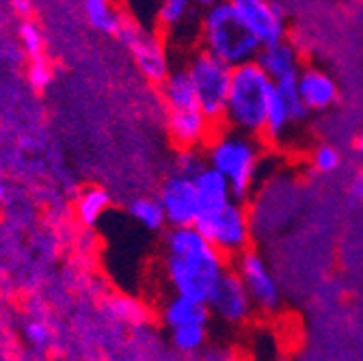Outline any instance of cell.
<instances>
[{
    "mask_svg": "<svg viewBox=\"0 0 363 361\" xmlns=\"http://www.w3.org/2000/svg\"><path fill=\"white\" fill-rule=\"evenodd\" d=\"M230 268V260L223 257L195 225L169 228L162 238V273L177 296L208 305Z\"/></svg>",
    "mask_w": 363,
    "mask_h": 361,
    "instance_id": "cell-1",
    "label": "cell"
},
{
    "mask_svg": "<svg viewBox=\"0 0 363 361\" xmlns=\"http://www.w3.org/2000/svg\"><path fill=\"white\" fill-rule=\"evenodd\" d=\"M203 158L210 169H214L227 179L234 199L245 204L259 177L264 143L262 139L251 137V134L220 126L206 143Z\"/></svg>",
    "mask_w": 363,
    "mask_h": 361,
    "instance_id": "cell-2",
    "label": "cell"
},
{
    "mask_svg": "<svg viewBox=\"0 0 363 361\" xmlns=\"http://www.w3.org/2000/svg\"><path fill=\"white\" fill-rule=\"evenodd\" d=\"M199 50L234 70L255 63L262 46L240 20L232 0H218L199 11Z\"/></svg>",
    "mask_w": 363,
    "mask_h": 361,
    "instance_id": "cell-3",
    "label": "cell"
},
{
    "mask_svg": "<svg viewBox=\"0 0 363 361\" xmlns=\"http://www.w3.org/2000/svg\"><path fill=\"white\" fill-rule=\"evenodd\" d=\"M272 94H275V82L259 70L257 63L234 67L223 126L262 139Z\"/></svg>",
    "mask_w": 363,
    "mask_h": 361,
    "instance_id": "cell-4",
    "label": "cell"
},
{
    "mask_svg": "<svg viewBox=\"0 0 363 361\" xmlns=\"http://www.w3.org/2000/svg\"><path fill=\"white\" fill-rule=\"evenodd\" d=\"M184 67L191 76L201 113L212 121L214 128H220L225 121L227 98H230L232 67H227L223 61L203 50H195Z\"/></svg>",
    "mask_w": 363,
    "mask_h": 361,
    "instance_id": "cell-5",
    "label": "cell"
},
{
    "mask_svg": "<svg viewBox=\"0 0 363 361\" xmlns=\"http://www.w3.org/2000/svg\"><path fill=\"white\" fill-rule=\"evenodd\" d=\"M195 228L227 260H236L251 249V216L242 201L232 199L216 212L199 214Z\"/></svg>",
    "mask_w": 363,
    "mask_h": 361,
    "instance_id": "cell-6",
    "label": "cell"
},
{
    "mask_svg": "<svg viewBox=\"0 0 363 361\" xmlns=\"http://www.w3.org/2000/svg\"><path fill=\"white\" fill-rule=\"evenodd\" d=\"M117 39L128 48L134 63L139 65L141 74L147 80H152L156 84H162L164 78L173 72L167 43H164L160 33L150 30V28L136 24L134 20L128 18L125 24L121 26Z\"/></svg>",
    "mask_w": 363,
    "mask_h": 361,
    "instance_id": "cell-7",
    "label": "cell"
},
{
    "mask_svg": "<svg viewBox=\"0 0 363 361\" xmlns=\"http://www.w3.org/2000/svg\"><path fill=\"white\" fill-rule=\"evenodd\" d=\"M232 270L247 288L253 305L262 313H275L281 305V288L272 273L270 264L257 249H249L238 255L232 264Z\"/></svg>",
    "mask_w": 363,
    "mask_h": 361,
    "instance_id": "cell-8",
    "label": "cell"
},
{
    "mask_svg": "<svg viewBox=\"0 0 363 361\" xmlns=\"http://www.w3.org/2000/svg\"><path fill=\"white\" fill-rule=\"evenodd\" d=\"M156 199L162 206L169 228H191L199 216L195 177L171 171L158 189Z\"/></svg>",
    "mask_w": 363,
    "mask_h": 361,
    "instance_id": "cell-9",
    "label": "cell"
},
{
    "mask_svg": "<svg viewBox=\"0 0 363 361\" xmlns=\"http://www.w3.org/2000/svg\"><path fill=\"white\" fill-rule=\"evenodd\" d=\"M307 115L309 113L296 94V82L275 87V94H272L268 104L262 139L272 145H281L290 137V132L307 119Z\"/></svg>",
    "mask_w": 363,
    "mask_h": 361,
    "instance_id": "cell-10",
    "label": "cell"
},
{
    "mask_svg": "<svg viewBox=\"0 0 363 361\" xmlns=\"http://www.w3.org/2000/svg\"><path fill=\"white\" fill-rule=\"evenodd\" d=\"M232 3L262 48L270 46V43L286 41L288 20L281 5L270 3V0H232Z\"/></svg>",
    "mask_w": 363,
    "mask_h": 361,
    "instance_id": "cell-11",
    "label": "cell"
},
{
    "mask_svg": "<svg viewBox=\"0 0 363 361\" xmlns=\"http://www.w3.org/2000/svg\"><path fill=\"white\" fill-rule=\"evenodd\" d=\"M208 309L214 318L232 327L247 325L253 318V313L257 311L247 288L242 286V282L238 279V275L232 268H230V273L220 279L218 288L214 290L208 303Z\"/></svg>",
    "mask_w": 363,
    "mask_h": 361,
    "instance_id": "cell-12",
    "label": "cell"
},
{
    "mask_svg": "<svg viewBox=\"0 0 363 361\" xmlns=\"http://www.w3.org/2000/svg\"><path fill=\"white\" fill-rule=\"evenodd\" d=\"M214 130L199 106L167 111V132L177 150H203Z\"/></svg>",
    "mask_w": 363,
    "mask_h": 361,
    "instance_id": "cell-13",
    "label": "cell"
},
{
    "mask_svg": "<svg viewBox=\"0 0 363 361\" xmlns=\"http://www.w3.org/2000/svg\"><path fill=\"white\" fill-rule=\"evenodd\" d=\"M255 63L259 65V70L275 82V87L279 84H294L298 74L303 72V61H301V52L294 43L279 41V43H270V46H264L255 59Z\"/></svg>",
    "mask_w": 363,
    "mask_h": 361,
    "instance_id": "cell-14",
    "label": "cell"
},
{
    "mask_svg": "<svg viewBox=\"0 0 363 361\" xmlns=\"http://www.w3.org/2000/svg\"><path fill=\"white\" fill-rule=\"evenodd\" d=\"M296 94L307 113H323L337 102L340 89L333 76H329L327 72L318 67H303L296 78Z\"/></svg>",
    "mask_w": 363,
    "mask_h": 361,
    "instance_id": "cell-15",
    "label": "cell"
},
{
    "mask_svg": "<svg viewBox=\"0 0 363 361\" xmlns=\"http://www.w3.org/2000/svg\"><path fill=\"white\" fill-rule=\"evenodd\" d=\"M160 318H162V325L169 331H173V329L189 327V325L208 327L212 313H210L208 305H203V303H197V301L186 299V296L171 294L160 309Z\"/></svg>",
    "mask_w": 363,
    "mask_h": 361,
    "instance_id": "cell-16",
    "label": "cell"
},
{
    "mask_svg": "<svg viewBox=\"0 0 363 361\" xmlns=\"http://www.w3.org/2000/svg\"><path fill=\"white\" fill-rule=\"evenodd\" d=\"M195 189L199 199V214L216 212L234 199V193L230 184H227V179L208 165L195 175Z\"/></svg>",
    "mask_w": 363,
    "mask_h": 361,
    "instance_id": "cell-17",
    "label": "cell"
},
{
    "mask_svg": "<svg viewBox=\"0 0 363 361\" xmlns=\"http://www.w3.org/2000/svg\"><path fill=\"white\" fill-rule=\"evenodd\" d=\"M160 96H162V102H164V111L199 106L186 67H175L164 78V82L160 84Z\"/></svg>",
    "mask_w": 363,
    "mask_h": 361,
    "instance_id": "cell-18",
    "label": "cell"
},
{
    "mask_svg": "<svg viewBox=\"0 0 363 361\" xmlns=\"http://www.w3.org/2000/svg\"><path fill=\"white\" fill-rule=\"evenodd\" d=\"M195 18L199 20L197 9L189 0H164L156 9V24L160 33L171 35V37H175L177 33H184L182 28H186Z\"/></svg>",
    "mask_w": 363,
    "mask_h": 361,
    "instance_id": "cell-19",
    "label": "cell"
},
{
    "mask_svg": "<svg viewBox=\"0 0 363 361\" xmlns=\"http://www.w3.org/2000/svg\"><path fill=\"white\" fill-rule=\"evenodd\" d=\"M82 9H84L86 22L104 35L117 37L121 26L128 20V16L119 7L106 3V0H86V3L82 5Z\"/></svg>",
    "mask_w": 363,
    "mask_h": 361,
    "instance_id": "cell-20",
    "label": "cell"
},
{
    "mask_svg": "<svg viewBox=\"0 0 363 361\" xmlns=\"http://www.w3.org/2000/svg\"><path fill=\"white\" fill-rule=\"evenodd\" d=\"M111 208V195L102 187H86L76 199V216L86 228H94Z\"/></svg>",
    "mask_w": 363,
    "mask_h": 361,
    "instance_id": "cell-21",
    "label": "cell"
},
{
    "mask_svg": "<svg viewBox=\"0 0 363 361\" xmlns=\"http://www.w3.org/2000/svg\"><path fill=\"white\" fill-rule=\"evenodd\" d=\"M104 309H106V313L111 316L113 321H117L121 325H130V327H141L150 318L147 307L141 301H136V299H132L128 294L108 296Z\"/></svg>",
    "mask_w": 363,
    "mask_h": 361,
    "instance_id": "cell-22",
    "label": "cell"
},
{
    "mask_svg": "<svg viewBox=\"0 0 363 361\" xmlns=\"http://www.w3.org/2000/svg\"><path fill=\"white\" fill-rule=\"evenodd\" d=\"M128 214L132 216L134 223H139L147 232H160L167 225V216L156 197H147V195L134 197L128 204Z\"/></svg>",
    "mask_w": 363,
    "mask_h": 361,
    "instance_id": "cell-23",
    "label": "cell"
},
{
    "mask_svg": "<svg viewBox=\"0 0 363 361\" xmlns=\"http://www.w3.org/2000/svg\"><path fill=\"white\" fill-rule=\"evenodd\" d=\"M342 160H344V156H342L340 148L333 143H318L309 154L311 169L320 175H331V173L340 171Z\"/></svg>",
    "mask_w": 363,
    "mask_h": 361,
    "instance_id": "cell-24",
    "label": "cell"
},
{
    "mask_svg": "<svg viewBox=\"0 0 363 361\" xmlns=\"http://www.w3.org/2000/svg\"><path fill=\"white\" fill-rule=\"evenodd\" d=\"M171 333V344L173 348H177L179 352H197L199 348H203L206 340H208V327L203 325H189V327H179L169 331Z\"/></svg>",
    "mask_w": 363,
    "mask_h": 361,
    "instance_id": "cell-25",
    "label": "cell"
},
{
    "mask_svg": "<svg viewBox=\"0 0 363 361\" xmlns=\"http://www.w3.org/2000/svg\"><path fill=\"white\" fill-rule=\"evenodd\" d=\"M20 41H22V48L30 61L43 57V35L33 20H24L20 24Z\"/></svg>",
    "mask_w": 363,
    "mask_h": 361,
    "instance_id": "cell-26",
    "label": "cell"
},
{
    "mask_svg": "<svg viewBox=\"0 0 363 361\" xmlns=\"http://www.w3.org/2000/svg\"><path fill=\"white\" fill-rule=\"evenodd\" d=\"M206 167L203 150H177L175 160H173V171L195 177L201 169Z\"/></svg>",
    "mask_w": 363,
    "mask_h": 361,
    "instance_id": "cell-27",
    "label": "cell"
},
{
    "mask_svg": "<svg viewBox=\"0 0 363 361\" xmlns=\"http://www.w3.org/2000/svg\"><path fill=\"white\" fill-rule=\"evenodd\" d=\"M52 76H55L52 65L48 63V59H45V57L30 61V65H28V82H30V87L35 89V91H43V89L52 82Z\"/></svg>",
    "mask_w": 363,
    "mask_h": 361,
    "instance_id": "cell-28",
    "label": "cell"
},
{
    "mask_svg": "<svg viewBox=\"0 0 363 361\" xmlns=\"http://www.w3.org/2000/svg\"><path fill=\"white\" fill-rule=\"evenodd\" d=\"M26 340L35 346V348H45L52 344V329L48 327V323L41 318H33L26 323Z\"/></svg>",
    "mask_w": 363,
    "mask_h": 361,
    "instance_id": "cell-29",
    "label": "cell"
},
{
    "mask_svg": "<svg viewBox=\"0 0 363 361\" xmlns=\"http://www.w3.org/2000/svg\"><path fill=\"white\" fill-rule=\"evenodd\" d=\"M348 195L363 206V167H359L348 179Z\"/></svg>",
    "mask_w": 363,
    "mask_h": 361,
    "instance_id": "cell-30",
    "label": "cell"
},
{
    "mask_svg": "<svg viewBox=\"0 0 363 361\" xmlns=\"http://www.w3.org/2000/svg\"><path fill=\"white\" fill-rule=\"evenodd\" d=\"M11 7L24 18V20H28L30 18V13H33V3H28V0H16V3H11Z\"/></svg>",
    "mask_w": 363,
    "mask_h": 361,
    "instance_id": "cell-31",
    "label": "cell"
},
{
    "mask_svg": "<svg viewBox=\"0 0 363 361\" xmlns=\"http://www.w3.org/2000/svg\"><path fill=\"white\" fill-rule=\"evenodd\" d=\"M354 152H357V156L363 160V132H361L359 137L354 139Z\"/></svg>",
    "mask_w": 363,
    "mask_h": 361,
    "instance_id": "cell-32",
    "label": "cell"
},
{
    "mask_svg": "<svg viewBox=\"0 0 363 361\" xmlns=\"http://www.w3.org/2000/svg\"><path fill=\"white\" fill-rule=\"evenodd\" d=\"M5 195H7V187H5L3 182H0V201L5 199Z\"/></svg>",
    "mask_w": 363,
    "mask_h": 361,
    "instance_id": "cell-33",
    "label": "cell"
}]
</instances>
